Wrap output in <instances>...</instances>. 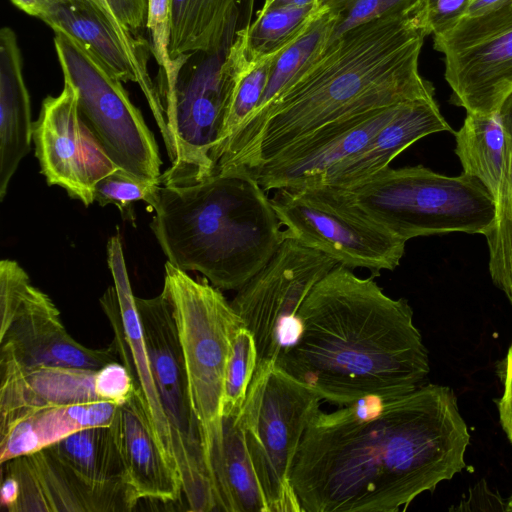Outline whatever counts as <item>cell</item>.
Here are the masks:
<instances>
[{
  "mask_svg": "<svg viewBox=\"0 0 512 512\" xmlns=\"http://www.w3.org/2000/svg\"><path fill=\"white\" fill-rule=\"evenodd\" d=\"M256 367V344L252 333L242 325L233 337L231 354L227 364L223 415L241 412Z\"/></svg>",
  "mask_w": 512,
  "mask_h": 512,
  "instance_id": "836d02e7",
  "label": "cell"
},
{
  "mask_svg": "<svg viewBox=\"0 0 512 512\" xmlns=\"http://www.w3.org/2000/svg\"><path fill=\"white\" fill-rule=\"evenodd\" d=\"M32 137L47 184L63 188L85 207L94 202L96 183L119 169L81 119L77 91L66 81L58 96L43 100Z\"/></svg>",
  "mask_w": 512,
  "mask_h": 512,
  "instance_id": "9a60e30c",
  "label": "cell"
},
{
  "mask_svg": "<svg viewBox=\"0 0 512 512\" xmlns=\"http://www.w3.org/2000/svg\"><path fill=\"white\" fill-rule=\"evenodd\" d=\"M233 39L218 50L184 57L173 91L163 103L171 166L159 177L161 186H188L215 174L211 153L223 129L233 87Z\"/></svg>",
  "mask_w": 512,
  "mask_h": 512,
  "instance_id": "ba28073f",
  "label": "cell"
},
{
  "mask_svg": "<svg viewBox=\"0 0 512 512\" xmlns=\"http://www.w3.org/2000/svg\"><path fill=\"white\" fill-rule=\"evenodd\" d=\"M152 209L150 228L167 262L220 290L240 289L290 237L267 191L246 172L161 186Z\"/></svg>",
  "mask_w": 512,
  "mask_h": 512,
  "instance_id": "277c9868",
  "label": "cell"
},
{
  "mask_svg": "<svg viewBox=\"0 0 512 512\" xmlns=\"http://www.w3.org/2000/svg\"><path fill=\"white\" fill-rule=\"evenodd\" d=\"M505 511L512 512V495L505 504Z\"/></svg>",
  "mask_w": 512,
  "mask_h": 512,
  "instance_id": "ee69618b",
  "label": "cell"
},
{
  "mask_svg": "<svg viewBox=\"0 0 512 512\" xmlns=\"http://www.w3.org/2000/svg\"><path fill=\"white\" fill-rule=\"evenodd\" d=\"M30 95L23 74L17 35L0 30V201L33 140Z\"/></svg>",
  "mask_w": 512,
  "mask_h": 512,
  "instance_id": "603a6c76",
  "label": "cell"
},
{
  "mask_svg": "<svg viewBox=\"0 0 512 512\" xmlns=\"http://www.w3.org/2000/svg\"><path fill=\"white\" fill-rule=\"evenodd\" d=\"M427 35L442 34L466 17L470 0H419Z\"/></svg>",
  "mask_w": 512,
  "mask_h": 512,
  "instance_id": "74e56055",
  "label": "cell"
},
{
  "mask_svg": "<svg viewBox=\"0 0 512 512\" xmlns=\"http://www.w3.org/2000/svg\"><path fill=\"white\" fill-rule=\"evenodd\" d=\"M160 187L157 182L140 179L119 168L96 183L93 197L100 206H116L123 220L136 226L134 204L145 201L152 208Z\"/></svg>",
  "mask_w": 512,
  "mask_h": 512,
  "instance_id": "d6a6232c",
  "label": "cell"
},
{
  "mask_svg": "<svg viewBox=\"0 0 512 512\" xmlns=\"http://www.w3.org/2000/svg\"><path fill=\"white\" fill-rule=\"evenodd\" d=\"M54 33L64 81L77 91L85 125L120 169L159 183L162 160L157 142L122 81L78 39L64 31Z\"/></svg>",
  "mask_w": 512,
  "mask_h": 512,
  "instance_id": "9c48e42d",
  "label": "cell"
},
{
  "mask_svg": "<svg viewBox=\"0 0 512 512\" xmlns=\"http://www.w3.org/2000/svg\"><path fill=\"white\" fill-rule=\"evenodd\" d=\"M147 30L151 54L159 66L156 85L164 91H171L183 58L173 60L169 54L170 0H148Z\"/></svg>",
  "mask_w": 512,
  "mask_h": 512,
  "instance_id": "d590c367",
  "label": "cell"
},
{
  "mask_svg": "<svg viewBox=\"0 0 512 512\" xmlns=\"http://www.w3.org/2000/svg\"><path fill=\"white\" fill-rule=\"evenodd\" d=\"M234 60V80L227 114L220 138L212 150L211 160L216 171V157L223 145L252 116L264 94L274 56L249 60L240 39L235 37L230 45Z\"/></svg>",
  "mask_w": 512,
  "mask_h": 512,
  "instance_id": "1f68e13d",
  "label": "cell"
},
{
  "mask_svg": "<svg viewBox=\"0 0 512 512\" xmlns=\"http://www.w3.org/2000/svg\"><path fill=\"white\" fill-rule=\"evenodd\" d=\"M322 7L308 28L274 56L258 108L223 145L216 157V167L219 162L230 158L247 145L273 104L324 51L331 37L334 17L327 8Z\"/></svg>",
  "mask_w": 512,
  "mask_h": 512,
  "instance_id": "cb8c5ba5",
  "label": "cell"
},
{
  "mask_svg": "<svg viewBox=\"0 0 512 512\" xmlns=\"http://www.w3.org/2000/svg\"><path fill=\"white\" fill-rule=\"evenodd\" d=\"M240 0H170L171 59L197 51L211 52L236 33Z\"/></svg>",
  "mask_w": 512,
  "mask_h": 512,
  "instance_id": "484cf974",
  "label": "cell"
},
{
  "mask_svg": "<svg viewBox=\"0 0 512 512\" xmlns=\"http://www.w3.org/2000/svg\"><path fill=\"white\" fill-rule=\"evenodd\" d=\"M500 114L507 134V154L496 198L495 222L485 238L492 281L512 305V95L501 107Z\"/></svg>",
  "mask_w": 512,
  "mask_h": 512,
  "instance_id": "4dcf8cb0",
  "label": "cell"
},
{
  "mask_svg": "<svg viewBox=\"0 0 512 512\" xmlns=\"http://www.w3.org/2000/svg\"><path fill=\"white\" fill-rule=\"evenodd\" d=\"M294 341L278 369L345 406L368 397H395L421 387L430 366L413 310L386 295L371 275L337 264L304 299Z\"/></svg>",
  "mask_w": 512,
  "mask_h": 512,
  "instance_id": "7a4b0ae2",
  "label": "cell"
},
{
  "mask_svg": "<svg viewBox=\"0 0 512 512\" xmlns=\"http://www.w3.org/2000/svg\"><path fill=\"white\" fill-rule=\"evenodd\" d=\"M135 499L174 502L183 494L179 472L164 456L150 425L142 399L135 389L118 406L111 424Z\"/></svg>",
  "mask_w": 512,
  "mask_h": 512,
  "instance_id": "d6986e66",
  "label": "cell"
},
{
  "mask_svg": "<svg viewBox=\"0 0 512 512\" xmlns=\"http://www.w3.org/2000/svg\"><path fill=\"white\" fill-rule=\"evenodd\" d=\"M107 263L114 285L109 286L101 296L100 305L111 324L119 361L127 367L133 378L159 447L168 462L178 470L170 425L153 379L149 354L118 234L110 237L107 242Z\"/></svg>",
  "mask_w": 512,
  "mask_h": 512,
  "instance_id": "e0dca14e",
  "label": "cell"
},
{
  "mask_svg": "<svg viewBox=\"0 0 512 512\" xmlns=\"http://www.w3.org/2000/svg\"><path fill=\"white\" fill-rule=\"evenodd\" d=\"M153 379L170 425L183 494L192 512L217 511L198 421L188 388L177 326L166 295L135 296Z\"/></svg>",
  "mask_w": 512,
  "mask_h": 512,
  "instance_id": "8fae6325",
  "label": "cell"
},
{
  "mask_svg": "<svg viewBox=\"0 0 512 512\" xmlns=\"http://www.w3.org/2000/svg\"><path fill=\"white\" fill-rule=\"evenodd\" d=\"M318 3V0H264L263 9L305 7Z\"/></svg>",
  "mask_w": 512,
  "mask_h": 512,
  "instance_id": "7bdbcfd3",
  "label": "cell"
},
{
  "mask_svg": "<svg viewBox=\"0 0 512 512\" xmlns=\"http://www.w3.org/2000/svg\"><path fill=\"white\" fill-rule=\"evenodd\" d=\"M0 368V426L41 407L101 400L95 391L96 370H26L7 361H0Z\"/></svg>",
  "mask_w": 512,
  "mask_h": 512,
  "instance_id": "44dd1931",
  "label": "cell"
},
{
  "mask_svg": "<svg viewBox=\"0 0 512 512\" xmlns=\"http://www.w3.org/2000/svg\"><path fill=\"white\" fill-rule=\"evenodd\" d=\"M418 0L407 11L358 26L322 54L273 104L247 145L216 172L256 168L323 126L405 101L434 97L419 72L425 37Z\"/></svg>",
  "mask_w": 512,
  "mask_h": 512,
  "instance_id": "3957f363",
  "label": "cell"
},
{
  "mask_svg": "<svg viewBox=\"0 0 512 512\" xmlns=\"http://www.w3.org/2000/svg\"><path fill=\"white\" fill-rule=\"evenodd\" d=\"M53 31H64L93 51L122 82L139 78L117 31L92 0H58L42 19Z\"/></svg>",
  "mask_w": 512,
  "mask_h": 512,
  "instance_id": "4316f807",
  "label": "cell"
},
{
  "mask_svg": "<svg viewBox=\"0 0 512 512\" xmlns=\"http://www.w3.org/2000/svg\"><path fill=\"white\" fill-rule=\"evenodd\" d=\"M319 3L305 7L261 8L253 22L236 31L249 60L272 57L295 41L322 11Z\"/></svg>",
  "mask_w": 512,
  "mask_h": 512,
  "instance_id": "f546056e",
  "label": "cell"
},
{
  "mask_svg": "<svg viewBox=\"0 0 512 512\" xmlns=\"http://www.w3.org/2000/svg\"><path fill=\"white\" fill-rule=\"evenodd\" d=\"M20 494V486L16 477L8 472L2 471V485L0 492V503L8 512H12Z\"/></svg>",
  "mask_w": 512,
  "mask_h": 512,
  "instance_id": "ab89813d",
  "label": "cell"
},
{
  "mask_svg": "<svg viewBox=\"0 0 512 512\" xmlns=\"http://www.w3.org/2000/svg\"><path fill=\"white\" fill-rule=\"evenodd\" d=\"M401 103L329 123L270 161L243 172L254 177L267 192L319 185L335 165L362 149L395 115Z\"/></svg>",
  "mask_w": 512,
  "mask_h": 512,
  "instance_id": "2e32d148",
  "label": "cell"
},
{
  "mask_svg": "<svg viewBox=\"0 0 512 512\" xmlns=\"http://www.w3.org/2000/svg\"><path fill=\"white\" fill-rule=\"evenodd\" d=\"M20 486L12 512H93L79 485L45 448L1 464Z\"/></svg>",
  "mask_w": 512,
  "mask_h": 512,
  "instance_id": "d4e9b609",
  "label": "cell"
},
{
  "mask_svg": "<svg viewBox=\"0 0 512 512\" xmlns=\"http://www.w3.org/2000/svg\"><path fill=\"white\" fill-rule=\"evenodd\" d=\"M0 361L22 369L69 367L98 370L119 361L114 341L91 349L66 331L50 297L32 285L14 260L0 262Z\"/></svg>",
  "mask_w": 512,
  "mask_h": 512,
  "instance_id": "7c38bea8",
  "label": "cell"
},
{
  "mask_svg": "<svg viewBox=\"0 0 512 512\" xmlns=\"http://www.w3.org/2000/svg\"><path fill=\"white\" fill-rule=\"evenodd\" d=\"M503 376L504 391L497 407L501 426L512 444V342L504 362Z\"/></svg>",
  "mask_w": 512,
  "mask_h": 512,
  "instance_id": "f35d334b",
  "label": "cell"
},
{
  "mask_svg": "<svg viewBox=\"0 0 512 512\" xmlns=\"http://www.w3.org/2000/svg\"><path fill=\"white\" fill-rule=\"evenodd\" d=\"M455 139V153L463 173L480 181L496 201L507 154V134L500 111L467 113Z\"/></svg>",
  "mask_w": 512,
  "mask_h": 512,
  "instance_id": "f1b7e54d",
  "label": "cell"
},
{
  "mask_svg": "<svg viewBox=\"0 0 512 512\" xmlns=\"http://www.w3.org/2000/svg\"><path fill=\"white\" fill-rule=\"evenodd\" d=\"M272 206L289 236L348 268L372 275L393 271L406 241L342 199L326 185L278 189Z\"/></svg>",
  "mask_w": 512,
  "mask_h": 512,
  "instance_id": "30bf717a",
  "label": "cell"
},
{
  "mask_svg": "<svg viewBox=\"0 0 512 512\" xmlns=\"http://www.w3.org/2000/svg\"><path fill=\"white\" fill-rule=\"evenodd\" d=\"M444 131L453 132L434 97L403 102L362 149L335 165L319 185H355L389 167L395 157L416 141Z\"/></svg>",
  "mask_w": 512,
  "mask_h": 512,
  "instance_id": "ffe728a7",
  "label": "cell"
},
{
  "mask_svg": "<svg viewBox=\"0 0 512 512\" xmlns=\"http://www.w3.org/2000/svg\"><path fill=\"white\" fill-rule=\"evenodd\" d=\"M162 292L177 326L191 405L212 485L222 449L224 385L235 332L244 325L221 290L169 262ZM214 489V488H213Z\"/></svg>",
  "mask_w": 512,
  "mask_h": 512,
  "instance_id": "8992f818",
  "label": "cell"
},
{
  "mask_svg": "<svg viewBox=\"0 0 512 512\" xmlns=\"http://www.w3.org/2000/svg\"><path fill=\"white\" fill-rule=\"evenodd\" d=\"M338 263L293 237L230 302L257 348V366L275 363L297 333L296 314L314 285Z\"/></svg>",
  "mask_w": 512,
  "mask_h": 512,
  "instance_id": "4fadbf2b",
  "label": "cell"
},
{
  "mask_svg": "<svg viewBox=\"0 0 512 512\" xmlns=\"http://www.w3.org/2000/svg\"><path fill=\"white\" fill-rule=\"evenodd\" d=\"M433 46L444 55L451 103L467 113L500 111L512 95V5L464 17L434 35Z\"/></svg>",
  "mask_w": 512,
  "mask_h": 512,
  "instance_id": "5bb4252c",
  "label": "cell"
},
{
  "mask_svg": "<svg viewBox=\"0 0 512 512\" xmlns=\"http://www.w3.org/2000/svg\"><path fill=\"white\" fill-rule=\"evenodd\" d=\"M136 387L127 367L120 361H112L96 370L95 391L103 401L118 405L127 401Z\"/></svg>",
  "mask_w": 512,
  "mask_h": 512,
  "instance_id": "8d00e7d4",
  "label": "cell"
},
{
  "mask_svg": "<svg viewBox=\"0 0 512 512\" xmlns=\"http://www.w3.org/2000/svg\"><path fill=\"white\" fill-rule=\"evenodd\" d=\"M469 442L450 387L368 397L313 416L291 482L301 512H397L461 472Z\"/></svg>",
  "mask_w": 512,
  "mask_h": 512,
  "instance_id": "6da1fadb",
  "label": "cell"
},
{
  "mask_svg": "<svg viewBox=\"0 0 512 512\" xmlns=\"http://www.w3.org/2000/svg\"><path fill=\"white\" fill-rule=\"evenodd\" d=\"M321 401L313 389L275 363L256 367L240 419L268 512H301L291 474L305 430Z\"/></svg>",
  "mask_w": 512,
  "mask_h": 512,
  "instance_id": "52a82bcc",
  "label": "cell"
},
{
  "mask_svg": "<svg viewBox=\"0 0 512 512\" xmlns=\"http://www.w3.org/2000/svg\"><path fill=\"white\" fill-rule=\"evenodd\" d=\"M58 0H11V2L26 14L40 18L48 14Z\"/></svg>",
  "mask_w": 512,
  "mask_h": 512,
  "instance_id": "60d3db41",
  "label": "cell"
},
{
  "mask_svg": "<svg viewBox=\"0 0 512 512\" xmlns=\"http://www.w3.org/2000/svg\"><path fill=\"white\" fill-rule=\"evenodd\" d=\"M512 5V0H470L466 17L489 13Z\"/></svg>",
  "mask_w": 512,
  "mask_h": 512,
  "instance_id": "b9f144b4",
  "label": "cell"
},
{
  "mask_svg": "<svg viewBox=\"0 0 512 512\" xmlns=\"http://www.w3.org/2000/svg\"><path fill=\"white\" fill-rule=\"evenodd\" d=\"M240 413L223 415L222 449L213 472L217 511L268 512L250 459Z\"/></svg>",
  "mask_w": 512,
  "mask_h": 512,
  "instance_id": "83f0119b",
  "label": "cell"
},
{
  "mask_svg": "<svg viewBox=\"0 0 512 512\" xmlns=\"http://www.w3.org/2000/svg\"><path fill=\"white\" fill-rule=\"evenodd\" d=\"M334 17L328 43L346 32L384 16L409 10L416 0H318Z\"/></svg>",
  "mask_w": 512,
  "mask_h": 512,
  "instance_id": "e575fe53",
  "label": "cell"
},
{
  "mask_svg": "<svg viewBox=\"0 0 512 512\" xmlns=\"http://www.w3.org/2000/svg\"><path fill=\"white\" fill-rule=\"evenodd\" d=\"M118 404L88 401L45 406L0 426V464L43 450L80 430L110 426Z\"/></svg>",
  "mask_w": 512,
  "mask_h": 512,
  "instance_id": "7402d4cb",
  "label": "cell"
},
{
  "mask_svg": "<svg viewBox=\"0 0 512 512\" xmlns=\"http://www.w3.org/2000/svg\"><path fill=\"white\" fill-rule=\"evenodd\" d=\"M332 188L406 242L448 232L485 236L496 217L493 196L463 172L450 177L423 165L387 167L355 185Z\"/></svg>",
  "mask_w": 512,
  "mask_h": 512,
  "instance_id": "5b68a950",
  "label": "cell"
},
{
  "mask_svg": "<svg viewBox=\"0 0 512 512\" xmlns=\"http://www.w3.org/2000/svg\"><path fill=\"white\" fill-rule=\"evenodd\" d=\"M46 449L79 485L93 512L130 511L137 505L111 425L80 430Z\"/></svg>",
  "mask_w": 512,
  "mask_h": 512,
  "instance_id": "ac0fdd59",
  "label": "cell"
}]
</instances>
